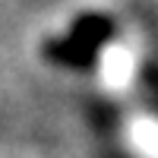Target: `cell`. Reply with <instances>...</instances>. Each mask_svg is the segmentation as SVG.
<instances>
[{
	"label": "cell",
	"mask_w": 158,
	"mask_h": 158,
	"mask_svg": "<svg viewBox=\"0 0 158 158\" xmlns=\"http://www.w3.org/2000/svg\"><path fill=\"white\" fill-rule=\"evenodd\" d=\"M44 57L51 63H60V67H70V70H92L98 60V51H92L89 44L76 41L73 35L67 38H48L44 41Z\"/></svg>",
	"instance_id": "cell-1"
},
{
	"label": "cell",
	"mask_w": 158,
	"mask_h": 158,
	"mask_svg": "<svg viewBox=\"0 0 158 158\" xmlns=\"http://www.w3.org/2000/svg\"><path fill=\"white\" fill-rule=\"evenodd\" d=\"M70 35L76 41L89 44L92 51H101L117 35V25H114V19L108 13H79L73 19V25H70Z\"/></svg>",
	"instance_id": "cell-2"
}]
</instances>
